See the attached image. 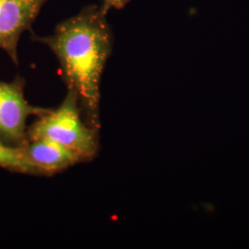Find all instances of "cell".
Masks as SVG:
<instances>
[{
	"mask_svg": "<svg viewBox=\"0 0 249 249\" xmlns=\"http://www.w3.org/2000/svg\"><path fill=\"white\" fill-rule=\"evenodd\" d=\"M107 12L103 5H89L60 22L53 35L32 37L54 53L64 83L77 95L84 121L97 132L101 130V79L114 44Z\"/></svg>",
	"mask_w": 249,
	"mask_h": 249,
	"instance_id": "obj_1",
	"label": "cell"
},
{
	"mask_svg": "<svg viewBox=\"0 0 249 249\" xmlns=\"http://www.w3.org/2000/svg\"><path fill=\"white\" fill-rule=\"evenodd\" d=\"M130 0H104L103 6L107 11L111 8L116 9H121L129 2Z\"/></svg>",
	"mask_w": 249,
	"mask_h": 249,
	"instance_id": "obj_7",
	"label": "cell"
},
{
	"mask_svg": "<svg viewBox=\"0 0 249 249\" xmlns=\"http://www.w3.org/2000/svg\"><path fill=\"white\" fill-rule=\"evenodd\" d=\"M28 126L30 140L46 139L62 145L81 162L94 160L100 151V132L90 128L83 119L76 93L68 89L62 103L56 108L36 116Z\"/></svg>",
	"mask_w": 249,
	"mask_h": 249,
	"instance_id": "obj_2",
	"label": "cell"
},
{
	"mask_svg": "<svg viewBox=\"0 0 249 249\" xmlns=\"http://www.w3.org/2000/svg\"><path fill=\"white\" fill-rule=\"evenodd\" d=\"M19 149L36 171V176L52 177L80 163L71 151L46 139L30 140Z\"/></svg>",
	"mask_w": 249,
	"mask_h": 249,
	"instance_id": "obj_5",
	"label": "cell"
},
{
	"mask_svg": "<svg viewBox=\"0 0 249 249\" xmlns=\"http://www.w3.org/2000/svg\"><path fill=\"white\" fill-rule=\"evenodd\" d=\"M0 168L13 173L36 176V171L31 166L19 148L9 146L0 140Z\"/></svg>",
	"mask_w": 249,
	"mask_h": 249,
	"instance_id": "obj_6",
	"label": "cell"
},
{
	"mask_svg": "<svg viewBox=\"0 0 249 249\" xmlns=\"http://www.w3.org/2000/svg\"><path fill=\"white\" fill-rule=\"evenodd\" d=\"M25 85L26 80L19 75L10 82L0 81V140L15 148H21L28 142V119L49 110L28 103Z\"/></svg>",
	"mask_w": 249,
	"mask_h": 249,
	"instance_id": "obj_3",
	"label": "cell"
},
{
	"mask_svg": "<svg viewBox=\"0 0 249 249\" xmlns=\"http://www.w3.org/2000/svg\"><path fill=\"white\" fill-rule=\"evenodd\" d=\"M49 0H0V49L18 65V45L21 35L31 30Z\"/></svg>",
	"mask_w": 249,
	"mask_h": 249,
	"instance_id": "obj_4",
	"label": "cell"
}]
</instances>
